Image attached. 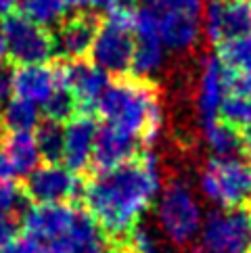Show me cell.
I'll use <instances>...</instances> for the list:
<instances>
[{
  "instance_id": "cell-1",
  "label": "cell",
  "mask_w": 251,
  "mask_h": 253,
  "mask_svg": "<svg viewBox=\"0 0 251 253\" xmlns=\"http://www.w3.org/2000/svg\"><path fill=\"white\" fill-rule=\"evenodd\" d=\"M161 178L159 157L147 149L118 168L92 171L90 178L82 180V207L92 215L107 243L122 241L138 228L157 201Z\"/></svg>"
},
{
  "instance_id": "cell-2",
  "label": "cell",
  "mask_w": 251,
  "mask_h": 253,
  "mask_svg": "<svg viewBox=\"0 0 251 253\" xmlns=\"http://www.w3.org/2000/svg\"><path fill=\"white\" fill-rule=\"evenodd\" d=\"M94 111L103 124L134 136L145 151L153 149L167 126L161 92L151 80L120 78L109 82Z\"/></svg>"
},
{
  "instance_id": "cell-3",
  "label": "cell",
  "mask_w": 251,
  "mask_h": 253,
  "mask_svg": "<svg viewBox=\"0 0 251 253\" xmlns=\"http://www.w3.org/2000/svg\"><path fill=\"white\" fill-rule=\"evenodd\" d=\"M155 220L164 239L176 249H191L203 226L197 186L184 169H172L155 201Z\"/></svg>"
},
{
  "instance_id": "cell-4",
  "label": "cell",
  "mask_w": 251,
  "mask_h": 253,
  "mask_svg": "<svg viewBox=\"0 0 251 253\" xmlns=\"http://www.w3.org/2000/svg\"><path fill=\"white\" fill-rule=\"evenodd\" d=\"M197 193L218 210L251 205V166L243 157H205L197 169Z\"/></svg>"
},
{
  "instance_id": "cell-5",
  "label": "cell",
  "mask_w": 251,
  "mask_h": 253,
  "mask_svg": "<svg viewBox=\"0 0 251 253\" xmlns=\"http://www.w3.org/2000/svg\"><path fill=\"white\" fill-rule=\"evenodd\" d=\"M134 17L136 11L130 6H118L107 13L98 25L92 42V61L107 76H124L132 67L134 55Z\"/></svg>"
},
{
  "instance_id": "cell-6",
  "label": "cell",
  "mask_w": 251,
  "mask_h": 253,
  "mask_svg": "<svg viewBox=\"0 0 251 253\" xmlns=\"http://www.w3.org/2000/svg\"><path fill=\"white\" fill-rule=\"evenodd\" d=\"M205 0H153L157 30L166 50L174 55H188L197 48L203 30Z\"/></svg>"
},
{
  "instance_id": "cell-7",
  "label": "cell",
  "mask_w": 251,
  "mask_h": 253,
  "mask_svg": "<svg viewBox=\"0 0 251 253\" xmlns=\"http://www.w3.org/2000/svg\"><path fill=\"white\" fill-rule=\"evenodd\" d=\"M188 253H251V207L211 210Z\"/></svg>"
},
{
  "instance_id": "cell-8",
  "label": "cell",
  "mask_w": 251,
  "mask_h": 253,
  "mask_svg": "<svg viewBox=\"0 0 251 253\" xmlns=\"http://www.w3.org/2000/svg\"><path fill=\"white\" fill-rule=\"evenodd\" d=\"M230 71L218 55H203L197 65L195 78L188 82L186 101L195 113L197 126L218 120L224 96L228 94Z\"/></svg>"
},
{
  "instance_id": "cell-9",
  "label": "cell",
  "mask_w": 251,
  "mask_h": 253,
  "mask_svg": "<svg viewBox=\"0 0 251 253\" xmlns=\"http://www.w3.org/2000/svg\"><path fill=\"white\" fill-rule=\"evenodd\" d=\"M0 38L6 46V57L17 65H40L55 55V38L46 28H40L23 15L4 17Z\"/></svg>"
},
{
  "instance_id": "cell-10",
  "label": "cell",
  "mask_w": 251,
  "mask_h": 253,
  "mask_svg": "<svg viewBox=\"0 0 251 253\" xmlns=\"http://www.w3.org/2000/svg\"><path fill=\"white\" fill-rule=\"evenodd\" d=\"M201 30L216 46L251 34V0H205Z\"/></svg>"
},
{
  "instance_id": "cell-11",
  "label": "cell",
  "mask_w": 251,
  "mask_h": 253,
  "mask_svg": "<svg viewBox=\"0 0 251 253\" xmlns=\"http://www.w3.org/2000/svg\"><path fill=\"white\" fill-rule=\"evenodd\" d=\"M23 188L34 205L74 203L82 193V178L71 174L65 166L44 164L25 176Z\"/></svg>"
},
{
  "instance_id": "cell-12",
  "label": "cell",
  "mask_w": 251,
  "mask_h": 253,
  "mask_svg": "<svg viewBox=\"0 0 251 253\" xmlns=\"http://www.w3.org/2000/svg\"><path fill=\"white\" fill-rule=\"evenodd\" d=\"M166 57L167 50L161 42L153 8H138L134 17V55L130 67L134 78L151 80L157 76L166 65Z\"/></svg>"
},
{
  "instance_id": "cell-13",
  "label": "cell",
  "mask_w": 251,
  "mask_h": 253,
  "mask_svg": "<svg viewBox=\"0 0 251 253\" xmlns=\"http://www.w3.org/2000/svg\"><path fill=\"white\" fill-rule=\"evenodd\" d=\"M59 80L61 86H65L80 105L82 113H92L98 103V98L105 92L109 84V76L94 63L84 59L67 61L59 65Z\"/></svg>"
},
{
  "instance_id": "cell-14",
  "label": "cell",
  "mask_w": 251,
  "mask_h": 253,
  "mask_svg": "<svg viewBox=\"0 0 251 253\" xmlns=\"http://www.w3.org/2000/svg\"><path fill=\"white\" fill-rule=\"evenodd\" d=\"M98 126L101 124L96 122V117L92 113H78L65 124L61 159L71 174L80 176L86 169H90Z\"/></svg>"
},
{
  "instance_id": "cell-15",
  "label": "cell",
  "mask_w": 251,
  "mask_h": 253,
  "mask_svg": "<svg viewBox=\"0 0 251 253\" xmlns=\"http://www.w3.org/2000/svg\"><path fill=\"white\" fill-rule=\"evenodd\" d=\"M142 149V144L130 136L124 134L118 128L111 126H98L96 138H94V151H92V161H90V169L92 171H105L111 168H118L126 161H130L138 155Z\"/></svg>"
},
{
  "instance_id": "cell-16",
  "label": "cell",
  "mask_w": 251,
  "mask_h": 253,
  "mask_svg": "<svg viewBox=\"0 0 251 253\" xmlns=\"http://www.w3.org/2000/svg\"><path fill=\"white\" fill-rule=\"evenodd\" d=\"M61 86L59 65H19L13 69V96L32 105H44Z\"/></svg>"
},
{
  "instance_id": "cell-17",
  "label": "cell",
  "mask_w": 251,
  "mask_h": 253,
  "mask_svg": "<svg viewBox=\"0 0 251 253\" xmlns=\"http://www.w3.org/2000/svg\"><path fill=\"white\" fill-rule=\"evenodd\" d=\"M98 23L92 15H76L65 19L59 25L55 38V50L67 61L84 59L86 52H90Z\"/></svg>"
},
{
  "instance_id": "cell-18",
  "label": "cell",
  "mask_w": 251,
  "mask_h": 253,
  "mask_svg": "<svg viewBox=\"0 0 251 253\" xmlns=\"http://www.w3.org/2000/svg\"><path fill=\"white\" fill-rule=\"evenodd\" d=\"M218 117L237 130L251 128V78L230 74L228 94L224 96Z\"/></svg>"
},
{
  "instance_id": "cell-19",
  "label": "cell",
  "mask_w": 251,
  "mask_h": 253,
  "mask_svg": "<svg viewBox=\"0 0 251 253\" xmlns=\"http://www.w3.org/2000/svg\"><path fill=\"white\" fill-rule=\"evenodd\" d=\"M197 138L211 155L209 157H241L243 155V136L241 130L224 124L220 117L197 126Z\"/></svg>"
},
{
  "instance_id": "cell-20",
  "label": "cell",
  "mask_w": 251,
  "mask_h": 253,
  "mask_svg": "<svg viewBox=\"0 0 251 253\" xmlns=\"http://www.w3.org/2000/svg\"><path fill=\"white\" fill-rule=\"evenodd\" d=\"M4 155L13 176L25 178L40 166V151L32 132L8 134L4 140Z\"/></svg>"
},
{
  "instance_id": "cell-21",
  "label": "cell",
  "mask_w": 251,
  "mask_h": 253,
  "mask_svg": "<svg viewBox=\"0 0 251 253\" xmlns=\"http://www.w3.org/2000/svg\"><path fill=\"white\" fill-rule=\"evenodd\" d=\"M42 122V113L38 105H32L28 101L13 96L6 101L2 111H0V126L8 134H19V132H34Z\"/></svg>"
},
{
  "instance_id": "cell-22",
  "label": "cell",
  "mask_w": 251,
  "mask_h": 253,
  "mask_svg": "<svg viewBox=\"0 0 251 253\" xmlns=\"http://www.w3.org/2000/svg\"><path fill=\"white\" fill-rule=\"evenodd\" d=\"M23 17L40 28H55L67 19V0H23Z\"/></svg>"
},
{
  "instance_id": "cell-23",
  "label": "cell",
  "mask_w": 251,
  "mask_h": 253,
  "mask_svg": "<svg viewBox=\"0 0 251 253\" xmlns=\"http://www.w3.org/2000/svg\"><path fill=\"white\" fill-rule=\"evenodd\" d=\"M218 57L235 76L251 78V34L220 44Z\"/></svg>"
},
{
  "instance_id": "cell-24",
  "label": "cell",
  "mask_w": 251,
  "mask_h": 253,
  "mask_svg": "<svg viewBox=\"0 0 251 253\" xmlns=\"http://www.w3.org/2000/svg\"><path fill=\"white\" fill-rule=\"evenodd\" d=\"M63 132H65V124L52 122L48 117H44L38 124V128H36L34 138H36V144H38L40 157L46 161V164H57V161H61Z\"/></svg>"
},
{
  "instance_id": "cell-25",
  "label": "cell",
  "mask_w": 251,
  "mask_h": 253,
  "mask_svg": "<svg viewBox=\"0 0 251 253\" xmlns=\"http://www.w3.org/2000/svg\"><path fill=\"white\" fill-rule=\"evenodd\" d=\"M30 197L25 195V188L21 182L15 180H2L0 182V215L13 220H21L23 213L30 210Z\"/></svg>"
},
{
  "instance_id": "cell-26",
  "label": "cell",
  "mask_w": 251,
  "mask_h": 253,
  "mask_svg": "<svg viewBox=\"0 0 251 253\" xmlns=\"http://www.w3.org/2000/svg\"><path fill=\"white\" fill-rule=\"evenodd\" d=\"M42 107H44V115L52 122H59V124H67L71 117L82 113L74 94H71L65 86H59L55 90V94H52Z\"/></svg>"
},
{
  "instance_id": "cell-27",
  "label": "cell",
  "mask_w": 251,
  "mask_h": 253,
  "mask_svg": "<svg viewBox=\"0 0 251 253\" xmlns=\"http://www.w3.org/2000/svg\"><path fill=\"white\" fill-rule=\"evenodd\" d=\"M17 230H19L17 220L6 218V215H0V251H2L6 245H11V243L17 239Z\"/></svg>"
},
{
  "instance_id": "cell-28",
  "label": "cell",
  "mask_w": 251,
  "mask_h": 253,
  "mask_svg": "<svg viewBox=\"0 0 251 253\" xmlns=\"http://www.w3.org/2000/svg\"><path fill=\"white\" fill-rule=\"evenodd\" d=\"M13 98V69L0 67V107Z\"/></svg>"
},
{
  "instance_id": "cell-29",
  "label": "cell",
  "mask_w": 251,
  "mask_h": 253,
  "mask_svg": "<svg viewBox=\"0 0 251 253\" xmlns=\"http://www.w3.org/2000/svg\"><path fill=\"white\" fill-rule=\"evenodd\" d=\"M122 4H124V0H86V6L94 8V11H105V13H109Z\"/></svg>"
},
{
  "instance_id": "cell-30",
  "label": "cell",
  "mask_w": 251,
  "mask_h": 253,
  "mask_svg": "<svg viewBox=\"0 0 251 253\" xmlns=\"http://www.w3.org/2000/svg\"><path fill=\"white\" fill-rule=\"evenodd\" d=\"M23 4V0H0V17L13 15Z\"/></svg>"
},
{
  "instance_id": "cell-31",
  "label": "cell",
  "mask_w": 251,
  "mask_h": 253,
  "mask_svg": "<svg viewBox=\"0 0 251 253\" xmlns=\"http://www.w3.org/2000/svg\"><path fill=\"white\" fill-rule=\"evenodd\" d=\"M13 174H11V168H8V161H6V155H4V144L0 142V182L2 180H8Z\"/></svg>"
},
{
  "instance_id": "cell-32",
  "label": "cell",
  "mask_w": 251,
  "mask_h": 253,
  "mask_svg": "<svg viewBox=\"0 0 251 253\" xmlns=\"http://www.w3.org/2000/svg\"><path fill=\"white\" fill-rule=\"evenodd\" d=\"M241 136H243V155H245V161L251 166V128H245L241 132Z\"/></svg>"
},
{
  "instance_id": "cell-33",
  "label": "cell",
  "mask_w": 251,
  "mask_h": 253,
  "mask_svg": "<svg viewBox=\"0 0 251 253\" xmlns=\"http://www.w3.org/2000/svg\"><path fill=\"white\" fill-rule=\"evenodd\" d=\"M0 253H28V249H25V245H23V243H21V239L19 241H13L11 243V245H6L2 251H0Z\"/></svg>"
},
{
  "instance_id": "cell-34",
  "label": "cell",
  "mask_w": 251,
  "mask_h": 253,
  "mask_svg": "<svg viewBox=\"0 0 251 253\" xmlns=\"http://www.w3.org/2000/svg\"><path fill=\"white\" fill-rule=\"evenodd\" d=\"M4 61H6V46L2 38H0V67H4Z\"/></svg>"
},
{
  "instance_id": "cell-35",
  "label": "cell",
  "mask_w": 251,
  "mask_h": 253,
  "mask_svg": "<svg viewBox=\"0 0 251 253\" xmlns=\"http://www.w3.org/2000/svg\"><path fill=\"white\" fill-rule=\"evenodd\" d=\"M82 253H107V243H103V245H96V247H92V249H86V251H82Z\"/></svg>"
},
{
  "instance_id": "cell-36",
  "label": "cell",
  "mask_w": 251,
  "mask_h": 253,
  "mask_svg": "<svg viewBox=\"0 0 251 253\" xmlns=\"http://www.w3.org/2000/svg\"><path fill=\"white\" fill-rule=\"evenodd\" d=\"M69 6H86V0H67Z\"/></svg>"
},
{
  "instance_id": "cell-37",
  "label": "cell",
  "mask_w": 251,
  "mask_h": 253,
  "mask_svg": "<svg viewBox=\"0 0 251 253\" xmlns=\"http://www.w3.org/2000/svg\"><path fill=\"white\" fill-rule=\"evenodd\" d=\"M159 253H167V251H159Z\"/></svg>"
},
{
  "instance_id": "cell-38",
  "label": "cell",
  "mask_w": 251,
  "mask_h": 253,
  "mask_svg": "<svg viewBox=\"0 0 251 253\" xmlns=\"http://www.w3.org/2000/svg\"><path fill=\"white\" fill-rule=\"evenodd\" d=\"M249 207H251V205H249Z\"/></svg>"
}]
</instances>
